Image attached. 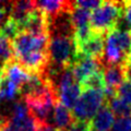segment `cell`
Segmentation results:
<instances>
[{
    "instance_id": "obj_29",
    "label": "cell",
    "mask_w": 131,
    "mask_h": 131,
    "mask_svg": "<svg viewBox=\"0 0 131 131\" xmlns=\"http://www.w3.org/2000/svg\"><path fill=\"white\" fill-rule=\"evenodd\" d=\"M58 131H64V130H58Z\"/></svg>"
},
{
    "instance_id": "obj_16",
    "label": "cell",
    "mask_w": 131,
    "mask_h": 131,
    "mask_svg": "<svg viewBox=\"0 0 131 131\" xmlns=\"http://www.w3.org/2000/svg\"><path fill=\"white\" fill-rule=\"evenodd\" d=\"M82 89H88V90H95V91H100L104 93L105 90V81L103 77V72L102 70L93 73L92 75H90L85 81L81 83Z\"/></svg>"
},
{
    "instance_id": "obj_25",
    "label": "cell",
    "mask_w": 131,
    "mask_h": 131,
    "mask_svg": "<svg viewBox=\"0 0 131 131\" xmlns=\"http://www.w3.org/2000/svg\"><path fill=\"white\" fill-rule=\"evenodd\" d=\"M0 131H16V130L7 117L1 116V119H0Z\"/></svg>"
},
{
    "instance_id": "obj_12",
    "label": "cell",
    "mask_w": 131,
    "mask_h": 131,
    "mask_svg": "<svg viewBox=\"0 0 131 131\" xmlns=\"http://www.w3.org/2000/svg\"><path fill=\"white\" fill-rule=\"evenodd\" d=\"M115 122V116L107 105H104L95 114L91 121V131H109Z\"/></svg>"
},
{
    "instance_id": "obj_1",
    "label": "cell",
    "mask_w": 131,
    "mask_h": 131,
    "mask_svg": "<svg viewBox=\"0 0 131 131\" xmlns=\"http://www.w3.org/2000/svg\"><path fill=\"white\" fill-rule=\"evenodd\" d=\"M131 46V31L115 27L105 36V45L102 67L109 64H121L128 67V57Z\"/></svg>"
},
{
    "instance_id": "obj_22",
    "label": "cell",
    "mask_w": 131,
    "mask_h": 131,
    "mask_svg": "<svg viewBox=\"0 0 131 131\" xmlns=\"http://www.w3.org/2000/svg\"><path fill=\"white\" fill-rule=\"evenodd\" d=\"M101 3L102 1H98V0H80V1H74V6L81 9L91 11L95 10Z\"/></svg>"
},
{
    "instance_id": "obj_11",
    "label": "cell",
    "mask_w": 131,
    "mask_h": 131,
    "mask_svg": "<svg viewBox=\"0 0 131 131\" xmlns=\"http://www.w3.org/2000/svg\"><path fill=\"white\" fill-rule=\"evenodd\" d=\"M35 9L34 1H26V0H21V1H13L10 3L9 16L8 18L14 21L20 27L21 32V25L26 19V16Z\"/></svg>"
},
{
    "instance_id": "obj_4",
    "label": "cell",
    "mask_w": 131,
    "mask_h": 131,
    "mask_svg": "<svg viewBox=\"0 0 131 131\" xmlns=\"http://www.w3.org/2000/svg\"><path fill=\"white\" fill-rule=\"evenodd\" d=\"M48 35H37L21 31L11 40L14 58L35 51H48Z\"/></svg>"
},
{
    "instance_id": "obj_13",
    "label": "cell",
    "mask_w": 131,
    "mask_h": 131,
    "mask_svg": "<svg viewBox=\"0 0 131 131\" xmlns=\"http://www.w3.org/2000/svg\"><path fill=\"white\" fill-rule=\"evenodd\" d=\"M51 125L55 127L57 130H67L71 124L74 120L73 115L70 112V109H68L66 106L60 104L59 102H57L54 110H52L51 115Z\"/></svg>"
},
{
    "instance_id": "obj_19",
    "label": "cell",
    "mask_w": 131,
    "mask_h": 131,
    "mask_svg": "<svg viewBox=\"0 0 131 131\" xmlns=\"http://www.w3.org/2000/svg\"><path fill=\"white\" fill-rule=\"evenodd\" d=\"M37 125H38V121L32 115H30L27 118H25L21 122L12 126L14 127L16 131H36L37 130Z\"/></svg>"
},
{
    "instance_id": "obj_20",
    "label": "cell",
    "mask_w": 131,
    "mask_h": 131,
    "mask_svg": "<svg viewBox=\"0 0 131 131\" xmlns=\"http://www.w3.org/2000/svg\"><path fill=\"white\" fill-rule=\"evenodd\" d=\"M109 131H131V116L118 118L115 120Z\"/></svg>"
},
{
    "instance_id": "obj_6",
    "label": "cell",
    "mask_w": 131,
    "mask_h": 131,
    "mask_svg": "<svg viewBox=\"0 0 131 131\" xmlns=\"http://www.w3.org/2000/svg\"><path fill=\"white\" fill-rule=\"evenodd\" d=\"M102 70L101 61L88 56H77L74 62L72 64V71L77 82L81 85L93 73Z\"/></svg>"
},
{
    "instance_id": "obj_28",
    "label": "cell",
    "mask_w": 131,
    "mask_h": 131,
    "mask_svg": "<svg viewBox=\"0 0 131 131\" xmlns=\"http://www.w3.org/2000/svg\"><path fill=\"white\" fill-rule=\"evenodd\" d=\"M128 77H130V78H131V64L128 67Z\"/></svg>"
},
{
    "instance_id": "obj_27",
    "label": "cell",
    "mask_w": 131,
    "mask_h": 131,
    "mask_svg": "<svg viewBox=\"0 0 131 131\" xmlns=\"http://www.w3.org/2000/svg\"><path fill=\"white\" fill-rule=\"evenodd\" d=\"M131 64V46H130V51H129V57H128V67Z\"/></svg>"
},
{
    "instance_id": "obj_21",
    "label": "cell",
    "mask_w": 131,
    "mask_h": 131,
    "mask_svg": "<svg viewBox=\"0 0 131 131\" xmlns=\"http://www.w3.org/2000/svg\"><path fill=\"white\" fill-rule=\"evenodd\" d=\"M121 19L126 23V27L131 31V1H124L122 2V13Z\"/></svg>"
},
{
    "instance_id": "obj_26",
    "label": "cell",
    "mask_w": 131,
    "mask_h": 131,
    "mask_svg": "<svg viewBox=\"0 0 131 131\" xmlns=\"http://www.w3.org/2000/svg\"><path fill=\"white\" fill-rule=\"evenodd\" d=\"M36 131H58V130L49 122H38Z\"/></svg>"
},
{
    "instance_id": "obj_23",
    "label": "cell",
    "mask_w": 131,
    "mask_h": 131,
    "mask_svg": "<svg viewBox=\"0 0 131 131\" xmlns=\"http://www.w3.org/2000/svg\"><path fill=\"white\" fill-rule=\"evenodd\" d=\"M67 131H91L90 121L74 119L71 124V126L67 129Z\"/></svg>"
},
{
    "instance_id": "obj_15",
    "label": "cell",
    "mask_w": 131,
    "mask_h": 131,
    "mask_svg": "<svg viewBox=\"0 0 131 131\" xmlns=\"http://www.w3.org/2000/svg\"><path fill=\"white\" fill-rule=\"evenodd\" d=\"M106 105L112 110L114 116H117L118 118L131 116V106L125 103L124 101H121L120 98H118L117 96L107 100L106 101Z\"/></svg>"
},
{
    "instance_id": "obj_10",
    "label": "cell",
    "mask_w": 131,
    "mask_h": 131,
    "mask_svg": "<svg viewBox=\"0 0 131 131\" xmlns=\"http://www.w3.org/2000/svg\"><path fill=\"white\" fill-rule=\"evenodd\" d=\"M82 91H83V89H82L81 85L78 82H74L72 84H69L67 86L59 89L56 94L60 104L66 106L68 109H72L74 107L77 101L79 100Z\"/></svg>"
},
{
    "instance_id": "obj_30",
    "label": "cell",
    "mask_w": 131,
    "mask_h": 131,
    "mask_svg": "<svg viewBox=\"0 0 131 131\" xmlns=\"http://www.w3.org/2000/svg\"><path fill=\"white\" fill-rule=\"evenodd\" d=\"M0 119H1V116H0Z\"/></svg>"
},
{
    "instance_id": "obj_18",
    "label": "cell",
    "mask_w": 131,
    "mask_h": 131,
    "mask_svg": "<svg viewBox=\"0 0 131 131\" xmlns=\"http://www.w3.org/2000/svg\"><path fill=\"white\" fill-rule=\"evenodd\" d=\"M117 97L131 106V78L130 77L127 78V80L117 89Z\"/></svg>"
},
{
    "instance_id": "obj_7",
    "label": "cell",
    "mask_w": 131,
    "mask_h": 131,
    "mask_svg": "<svg viewBox=\"0 0 131 131\" xmlns=\"http://www.w3.org/2000/svg\"><path fill=\"white\" fill-rule=\"evenodd\" d=\"M21 31L37 35H48V19L46 14L35 7V9L26 16L22 23Z\"/></svg>"
},
{
    "instance_id": "obj_14",
    "label": "cell",
    "mask_w": 131,
    "mask_h": 131,
    "mask_svg": "<svg viewBox=\"0 0 131 131\" xmlns=\"http://www.w3.org/2000/svg\"><path fill=\"white\" fill-rule=\"evenodd\" d=\"M20 94V88L0 73V102L12 101Z\"/></svg>"
},
{
    "instance_id": "obj_5",
    "label": "cell",
    "mask_w": 131,
    "mask_h": 131,
    "mask_svg": "<svg viewBox=\"0 0 131 131\" xmlns=\"http://www.w3.org/2000/svg\"><path fill=\"white\" fill-rule=\"evenodd\" d=\"M105 36V34L92 32V34L85 40L75 45L77 56H88L101 61L104 52Z\"/></svg>"
},
{
    "instance_id": "obj_8",
    "label": "cell",
    "mask_w": 131,
    "mask_h": 131,
    "mask_svg": "<svg viewBox=\"0 0 131 131\" xmlns=\"http://www.w3.org/2000/svg\"><path fill=\"white\" fill-rule=\"evenodd\" d=\"M105 89L116 90L124 83L128 78V67L121 64H109L102 67Z\"/></svg>"
},
{
    "instance_id": "obj_17",
    "label": "cell",
    "mask_w": 131,
    "mask_h": 131,
    "mask_svg": "<svg viewBox=\"0 0 131 131\" xmlns=\"http://www.w3.org/2000/svg\"><path fill=\"white\" fill-rule=\"evenodd\" d=\"M13 58L14 54L13 49H12L11 40L0 33V60L2 61V63H5Z\"/></svg>"
},
{
    "instance_id": "obj_2",
    "label": "cell",
    "mask_w": 131,
    "mask_h": 131,
    "mask_svg": "<svg viewBox=\"0 0 131 131\" xmlns=\"http://www.w3.org/2000/svg\"><path fill=\"white\" fill-rule=\"evenodd\" d=\"M122 13V2L102 1L91 13V28L93 32L107 34L118 25Z\"/></svg>"
},
{
    "instance_id": "obj_3",
    "label": "cell",
    "mask_w": 131,
    "mask_h": 131,
    "mask_svg": "<svg viewBox=\"0 0 131 131\" xmlns=\"http://www.w3.org/2000/svg\"><path fill=\"white\" fill-rule=\"evenodd\" d=\"M104 105H106V98L103 92L83 89L79 100L72 108L73 118L77 120L91 121Z\"/></svg>"
},
{
    "instance_id": "obj_9",
    "label": "cell",
    "mask_w": 131,
    "mask_h": 131,
    "mask_svg": "<svg viewBox=\"0 0 131 131\" xmlns=\"http://www.w3.org/2000/svg\"><path fill=\"white\" fill-rule=\"evenodd\" d=\"M35 7L46 14L47 19H52L61 12L69 11L73 8L72 1H59V0H40L34 1Z\"/></svg>"
},
{
    "instance_id": "obj_24",
    "label": "cell",
    "mask_w": 131,
    "mask_h": 131,
    "mask_svg": "<svg viewBox=\"0 0 131 131\" xmlns=\"http://www.w3.org/2000/svg\"><path fill=\"white\" fill-rule=\"evenodd\" d=\"M10 3L11 2H1L0 1V26L6 22V20L8 19V16H9Z\"/></svg>"
}]
</instances>
